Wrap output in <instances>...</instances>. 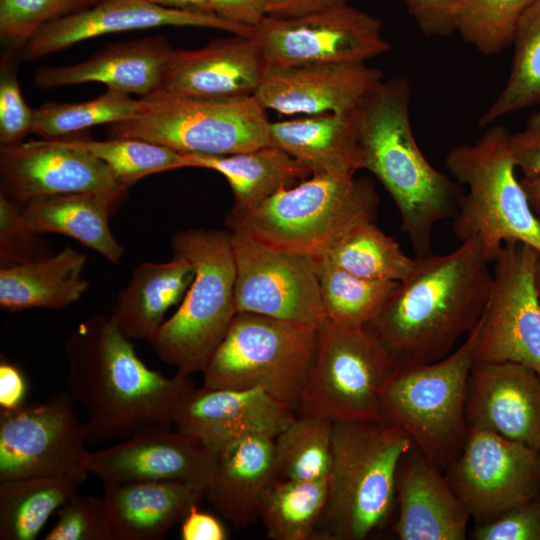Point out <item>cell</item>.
Returning <instances> with one entry per match:
<instances>
[{
    "instance_id": "836d02e7",
    "label": "cell",
    "mask_w": 540,
    "mask_h": 540,
    "mask_svg": "<svg viewBox=\"0 0 540 540\" xmlns=\"http://www.w3.org/2000/svg\"><path fill=\"white\" fill-rule=\"evenodd\" d=\"M514 54L505 86L478 123L493 125L499 119L540 106V0H531L517 20L512 42Z\"/></svg>"
},
{
    "instance_id": "7c38bea8",
    "label": "cell",
    "mask_w": 540,
    "mask_h": 540,
    "mask_svg": "<svg viewBox=\"0 0 540 540\" xmlns=\"http://www.w3.org/2000/svg\"><path fill=\"white\" fill-rule=\"evenodd\" d=\"M87 434L68 392L40 404L0 409V481L35 476L87 475Z\"/></svg>"
},
{
    "instance_id": "4316f807",
    "label": "cell",
    "mask_w": 540,
    "mask_h": 540,
    "mask_svg": "<svg viewBox=\"0 0 540 540\" xmlns=\"http://www.w3.org/2000/svg\"><path fill=\"white\" fill-rule=\"evenodd\" d=\"M274 438L248 434L215 451L205 497L236 528L259 519L262 495L277 477Z\"/></svg>"
},
{
    "instance_id": "681fc988",
    "label": "cell",
    "mask_w": 540,
    "mask_h": 540,
    "mask_svg": "<svg viewBox=\"0 0 540 540\" xmlns=\"http://www.w3.org/2000/svg\"><path fill=\"white\" fill-rule=\"evenodd\" d=\"M213 13L226 21L255 28L267 15V0H209Z\"/></svg>"
},
{
    "instance_id": "11a10c76",
    "label": "cell",
    "mask_w": 540,
    "mask_h": 540,
    "mask_svg": "<svg viewBox=\"0 0 540 540\" xmlns=\"http://www.w3.org/2000/svg\"><path fill=\"white\" fill-rule=\"evenodd\" d=\"M530 206L540 224V176L524 177L521 180Z\"/></svg>"
},
{
    "instance_id": "c3c4849f",
    "label": "cell",
    "mask_w": 540,
    "mask_h": 540,
    "mask_svg": "<svg viewBox=\"0 0 540 540\" xmlns=\"http://www.w3.org/2000/svg\"><path fill=\"white\" fill-rule=\"evenodd\" d=\"M509 147L524 177L540 176V109L528 117L520 131L510 133Z\"/></svg>"
},
{
    "instance_id": "ba28073f",
    "label": "cell",
    "mask_w": 540,
    "mask_h": 540,
    "mask_svg": "<svg viewBox=\"0 0 540 540\" xmlns=\"http://www.w3.org/2000/svg\"><path fill=\"white\" fill-rule=\"evenodd\" d=\"M478 333L479 322L444 359L395 368L381 395L383 419L402 428L443 472L460 454L469 432L467 385Z\"/></svg>"
},
{
    "instance_id": "44dd1931",
    "label": "cell",
    "mask_w": 540,
    "mask_h": 540,
    "mask_svg": "<svg viewBox=\"0 0 540 540\" xmlns=\"http://www.w3.org/2000/svg\"><path fill=\"white\" fill-rule=\"evenodd\" d=\"M469 429L540 452V376L515 362H474L466 400Z\"/></svg>"
},
{
    "instance_id": "8d00e7d4",
    "label": "cell",
    "mask_w": 540,
    "mask_h": 540,
    "mask_svg": "<svg viewBox=\"0 0 540 540\" xmlns=\"http://www.w3.org/2000/svg\"><path fill=\"white\" fill-rule=\"evenodd\" d=\"M320 295L326 318L345 326L365 327L384 308L400 282L360 278L317 259Z\"/></svg>"
},
{
    "instance_id": "e0dca14e",
    "label": "cell",
    "mask_w": 540,
    "mask_h": 540,
    "mask_svg": "<svg viewBox=\"0 0 540 540\" xmlns=\"http://www.w3.org/2000/svg\"><path fill=\"white\" fill-rule=\"evenodd\" d=\"M4 192L22 207L34 198L71 193H109L125 197L100 159L69 138L43 139L0 147Z\"/></svg>"
},
{
    "instance_id": "30bf717a",
    "label": "cell",
    "mask_w": 540,
    "mask_h": 540,
    "mask_svg": "<svg viewBox=\"0 0 540 540\" xmlns=\"http://www.w3.org/2000/svg\"><path fill=\"white\" fill-rule=\"evenodd\" d=\"M138 116L109 124L108 138H136L185 154L230 155L270 144V121L252 96L206 98L158 91Z\"/></svg>"
},
{
    "instance_id": "d6a6232c",
    "label": "cell",
    "mask_w": 540,
    "mask_h": 540,
    "mask_svg": "<svg viewBox=\"0 0 540 540\" xmlns=\"http://www.w3.org/2000/svg\"><path fill=\"white\" fill-rule=\"evenodd\" d=\"M79 484L68 476L0 481V539H36L52 514L78 494Z\"/></svg>"
},
{
    "instance_id": "d590c367",
    "label": "cell",
    "mask_w": 540,
    "mask_h": 540,
    "mask_svg": "<svg viewBox=\"0 0 540 540\" xmlns=\"http://www.w3.org/2000/svg\"><path fill=\"white\" fill-rule=\"evenodd\" d=\"M334 265L360 278L379 281L406 280L416 258H410L393 237L374 221L360 223L346 232L325 255Z\"/></svg>"
},
{
    "instance_id": "bcb514c9",
    "label": "cell",
    "mask_w": 540,
    "mask_h": 540,
    "mask_svg": "<svg viewBox=\"0 0 540 540\" xmlns=\"http://www.w3.org/2000/svg\"><path fill=\"white\" fill-rule=\"evenodd\" d=\"M469 536L474 540H540V494L490 522L475 524Z\"/></svg>"
},
{
    "instance_id": "f35d334b",
    "label": "cell",
    "mask_w": 540,
    "mask_h": 540,
    "mask_svg": "<svg viewBox=\"0 0 540 540\" xmlns=\"http://www.w3.org/2000/svg\"><path fill=\"white\" fill-rule=\"evenodd\" d=\"M146 108L144 99L108 89L98 97L77 103H46L34 108L31 133L44 139L71 137L89 127L132 119Z\"/></svg>"
},
{
    "instance_id": "b9f144b4",
    "label": "cell",
    "mask_w": 540,
    "mask_h": 540,
    "mask_svg": "<svg viewBox=\"0 0 540 540\" xmlns=\"http://www.w3.org/2000/svg\"><path fill=\"white\" fill-rule=\"evenodd\" d=\"M101 0H0V38L20 49L43 24L84 10Z\"/></svg>"
},
{
    "instance_id": "ab89813d",
    "label": "cell",
    "mask_w": 540,
    "mask_h": 540,
    "mask_svg": "<svg viewBox=\"0 0 540 540\" xmlns=\"http://www.w3.org/2000/svg\"><path fill=\"white\" fill-rule=\"evenodd\" d=\"M67 138L105 163L115 180L127 189L146 176L190 167L187 154L142 139Z\"/></svg>"
},
{
    "instance_id": "1f68e13d",
    "label": "cell",
    "mask_w": 540,
    "mask_h": 540,
    "mask_svg": "<svg viewBox=\"0 0 540 540\" xmlns=\"http://www.w3.org/2000/svg\"><path fill=\"white\" fill-rule=\"evenodd\" d=\"M187 156L190 167L211 169L226 178L234 195L233 213L253 209L280 189L313 175L307 166L272 144L230 155Z\"/></svg>"
},
{
    "instance_id": "9a60e30c",
    "label": "cell",
    "mask_w": 540,
    "mask_h": 540,
    "mask_svg": "<svg viewBox=\"0 0 540 540\" xmlns=\"http://www.w3.org/2000/svg\"><path fill=\"white\" fill-rule=\"evenodd\" d=\"M382 20L349 4L293 18L267 16L253 38L270 65L356 63L390 49Z\"/></svg>"
},
{
    "instance_id": "484cf974",
    "label": "cell",
    "mask_w": 540,
    "mask_h": 540,
    "mask_svg": "<svg viewBox=\"0 0 540 540\" xmlns=\"http://www.w3.org/2000/svg\"><path fill=\"white\" fill-rule=\"evenodd\" d=\"M206 488L184 481L103 483L109 540H159L199 505Z\"/></svg>"
},
{
    "instance_id": "7402d4cb",
    "label": "cell",
    "mask_w": 540,
    "mask_h": 540,
    "mask_svg": "<svg viewBox=\"0 0 540 540\" xmlns=\"http://www.w3.org/2000/svg\"><path fill=\"white\" fill-rule=\"evenodd\" d=\"M295 411L260 388L192 387L177 402L172 425L201 439L213 450L248 434L275 437Z\"/></svg>"
},
{
    "instance_id": "e575fe53",
    "label": "cell",
    "mask_w": 540,
    "mask_h": 540,
    "mask_svg": "<svg viewBox=\"0 0 540 540\" xmlns=\"http://www.w3.org/2000/svg\"><path fill=\"white\" fill-rule=\"evenodd\" d=\"M328 500V479L273 480L262 495L260 516L272 540L315 539Z\"/></svg>"
},
{
    "instance_id": "db71d44e",
    "label": "cell",
    "mask_w": 540,
    "mask_h": 540,
    "mask_svg": "<svg viewBox=\"0 0 540 540\" xmlns=\"http://www.w3.org/2000/svg\"><path fill=\"white\" fill-rule=\"evenodd\" d=\"M155 5L198 15L216 16L209 0H146Z\"/></svg>"
},
{
    "instance_id": "2e32d148",
    "label": "cell",
    "mask_w": 540,
    "mask_h": 540,
    "mask_svg": "<svg viewBox=\"0 0 540 540\" xmlns=\"http://www.w3.org/2000/svg\"><path fill=\"white\" fill-rule=\"evenodd\" d=\"M444 474L475 524H484L540 494V452L469 429L460 454Z\"/></svg>"
},
{
    "instance_id": "ee69618b",
    "label": "cell",
    "mask_w": 540,
    "mask_h": 540,
    "mask_svg": "<svg viewBox=\"0 0 540 540\" xmlns=\"http://www.w3.org/2000/svg\"><path fill=\"white\" fill-rule=\"evenodd\" d=\"M56 515L45 540H109L102 498L76 494Z\"/></svg>"
},
{
    "instance_id": "4fadbf2b",
    "label": "cell",
    "mask_w": 540,
    "mask_h": 540,
    "mask_svg": "<svg viewBox=\"0 0 540 540\" xmlns=\"http://www.w3.org/2000/svg\"><path fill=\"white\" fill-rule=\"evenodd\" d=\"M236 312L318 328L326 318L317 259L275 249L231 230Z\"/></svg>"
},
{
    "instance_id": "6da1fadb",
    "label": "cell",
    "mask_w": 540,
    "mask_h": 540,
    "mask_svg": "<svg viewBox=\"0 0 540 540\" xmlns=\"http://www.w3.org/2000/svg\"><path fill=\"white\" fill-rule=\"evenodd\" d=\"M412 274L400 282L365 328L378 340L394 369L444 359L480 321L492 285L490 261L476 237L452 252L416 256Z\"/></svg>"
},
{
    "instance_id": "f907efd6",
    "label": "cell",
    "mask_w": 540,
    "mask_h": 540,
    "mask_svg": "<svg viewBox=\"0 0 540 540\" xmlns=\"http://www.w3.org/2000/svg\"><path fill=\"white\" fill-rule=\"evenodd\" d=\"M180 537L182 540H225L228 535L217 517L195 505L181 522Z\"/></svg>"
},
{
    "instance_id": "7dc6e473",
    "label": "cell",
    "mask_w": 540,
    "mask_h": 540,
    "mask_svg": "<svg viewBox=\"0 0 540 540\" xmlns=\"http://www.w3.org/2000/svg\"><path fill=\"white\" fill-rule=\"evenodd\" d=\"M407 12L426 37H448L456 32L457 0H402Z\"/></svg>"
},
{
    "instance_id": "74e56055",
    "label": "cell",
    "mask_w": 540,
    "mask_h": 540,
    "mask_svg": "<svg viewBox=\"0 0 540 540\" xmlns=\"http://www.w3.org/2000/svg\"><path fill=\"white\" fill-rule=\"evenodd\" d=\"M333 422L296 415L274 438L278 479L318 481L329 478Z\"/></svg>"
},
{
    "instance_id": "5b68a950",
    "label": "cell",
    "mask_w": 540,
    "mask_h": 540,
    "mask_svg": "<svg viewBox=\"0 0 540 540\" xmlns=\"http://www.w3.org/2000/svg\"><path fill=\"white\" fill-rule=\"evenodd\" d=\"M378 203L368 178L313 174L253 209L230 212L227 224L266 246L318 259L354 226L374 221Z\"/></svg>"
},
{
    "instance_id": "7bdbcfd3",
    "label": "cell",
    "mask_w": 540,
    "mask_h": 540,
    "mask_svg": "<svg viewBox=\"0 0 540 540\" xmlns=\"http://www.w3.org/2000/svg\"><path fill=\"white\" fill-rule=\"evenodd\" d=\"M50 245L26 224L21 207L0 193V260L3 265L45 258Z\"/></svg>"
},
{
    "instance_id": "d4e9b609",
    "label": "cell",
    "mask_w": 540,
    "mask_h": 540,
    "mask_svg": "<svg viewBox=\"0 0 540 540\" xmlns=\"http://www.w3.org/2000/svg\"><path fill=\"white\" fill-rule=\"evenodd\" d=\"M400 540H464L470 514L451 488L443 471L415 446L401 460L396 485Z\"/></svg>"
},
{
    "instance_id": "7a4b0ae2",
    "label": "cell",
    "mask_w": 540,
    "mask_h": 540,
    "mask_svg": "<svg viewBox=\"0 0 540 540\" xmlns=\"http://www.w3.org/2000/svg\"><path fill=\"white\" fill-rule=\"evenodd\" d=\"M111 316L78 324L65 342L67 392L87 413L88 443H104L150 427H171L190 377H166L147 367Z\"/></svg>"
},
{
    "instance_id": "8992f818",
    "label": "cell",
    "mask_w": 540,
    "mask_h": 540,
    "mask_svg": "<svg viewBox=\"0 0 540 540\" xmlns=\"http://www.w3.org/2000/svg\"><path fill=\"white\" fill-rule=\"evenodd\" d=\"M171 248L191 263L194 277L178 309L149 343L161 361L190 377L202 373L237 313L230 232L181 230Z\"/></svg>"
},
{
    "instance_id": "9f6ffc18",
    "label": "cell",
    "mask_w": 540,
    "mask_h": 540,
    "mask_svg": "<svg viewBox=\"0 0 540 540\" xmlns=\"http://www.w3.org/2000/svg\"><path fill=\"white\" fill-rule=\"evenodd\" d=\"M535 281H536V287L538 294L540 296V257L536 264V270H535Z\"/></svg>"
},
{
    "instance_id": "4dcf8cb0",
    "label": "cell",
    "mask_w": 540,
    "mask_h": 540,
    "mask_svg": "<svg viewBox=\"0 0 540 540\" xmlns=\"http://www.w3.org/2000/svg\"><path fill=\"white\" fill-rule=\"evenodd\" d=\"M87 257L65 247L45 258L3 265L0 306L5 311L33 308L62 309L78 302L89 288L83 277Z\"/></svg>"
},
{
    "instance_id": "f6af8a7d",
    "label": "cell",
    "mask_w": 540,
    "mask_h": 540,
    "mask_svg": "<svg viewBox=\"0 0 540 540\" xmlns=\"http://www.w3.org/2000/svg\"><path fill=\"white\" fill-rule=\"evenodd\" d=\"M15 67L2 61L0 73V143L12 146L31 133L34 108L24 100Z\"/></svg>"
},
{
    "instance_id": "60d3db41",
    "label": "cell",
    "mask_w": 540,
    "mask_h": 540,
    "mask_svg": "<svg viewBox=\"0 0 540 540\" xmlns=\"http://www.w3.org/2000/svg\"><path fill=\"white\" fill-rule=\"evenodd\" d=\"M531 0H457L456 32L485 56L511 45L518 18Z\"/></svg>"
},
{
    "instance_id": "8fae6325",
    "label": "cell",
    "mask_w": 540,
    "mask_h": 540,
    "mask_svg": "<svg viewBox=\"0 0 540 540\" xmlns=\"http://www.w3.org/2000/svg\"><path fill=\"white\" fill-rule=\"evenodd\" d=\"M394 371L386 350L365 327L325 318L298 415L337 421H381V395Z\"/></svg>"
},
{
    "instance_id": "83f0119b",
    "label": "cell",
    "mask_w": 540,
    "mask_h": 540,
    "mask_svg": "<svg viewBox=\"0 0 540 540\" xmlns=\"http://www.w3.org/2000/svg\"><path fill=\"white\" fill-rule=\"evenodd\" d=\"M358 110L270 122V144L303 163L312 174H355L359 170Z\"/></svg>"
},
{
    "instance_id": "cb8c5ba5",
    "label": "cell",
    "mask_w": 540,
    "mask_h": 540,
    "mask_svg": "<svg viewBox=\"0 0 540 540\" xmlns=\"http://www.w3.org/2000/svg\"><path fill=\"white\" fill-rule=\"evenodd\" d=\"M176 53L163 36L113 43L75 64L40 67L33 81L41 89L98 82L144 98L160 91Z\"/></svg>"
},
{
    "instance_id": "9c48e42d",
    "label": "cell",
    "mask_w": 540,
    "mask_h": 540,
    "mask_svg": "<svg viewBox=\"0 0 540 540\" xmlns=\"http://www.w3.org/2000/svg\"><path fill=\"white\" fill-rule=\"evenodd\" d=\"M317 353V328L237 312L202 371L207 388H260L297 411Z\"/></svg>"
},
{
    "instance_id": "d6986e66",
    "label": "cell",
    "mask_w": 540,
    "mask_h": 540,
    "mask_svg": "<svg viewBox=\"0 0 540 540\" xmlns=\"http://www.w3.org/2000/svg\"><path fill=\"white\" fill-rule=\"evenodd\" d=\"M384 80L366 62L270 65L254 97L284 115L346 114L360 108Z\"/></svg>"
},
{
    "instance_id": "816d5d0a",
    "label": "cell",
    "mask_w": 540,
    "mask_h": 540,
    "mask_svg": "<svg viewBox=\"0 0 540 540\" xmlns=\"http://www.w3.org/2000/svg\"><path fill=\"white\" fill-rule=\"evenodd\" d=\"M349 0H267V15L293 18L348 4Z\"/></svg>"
},
{
    "instance_id": "f5cc1de1",
    "label": "cell",
    "mask_w": 540,
    "mask_h": 540,
    "mask_svg": "<svg viewBox=\"0 0 540 540\" xmlns=\"http://www.w3.org/2000/svg\"><path fill=\"white\" fill-rule=\"evenodd\" d=\"M27 391L21 370L6 360L0 363V409H13L23 404Z\"/></svg>"
},
{
    "instance_id": "52a82bcc",
    "label": "cell",
    "mask_w": 540,
    "mask_h": 540,
    "mask_svg": "<svg viewBox=\"0 0 540 540\" xmlns=\"http://www.w3.org/2000/svg\"><path fill=\"white\" fill-rule=\"evenodd\" d=\"M510 132L490 125L473 144L457 145L445 156L451 177L466 188L452 230L462 242L476 237L493 262L506 243L528 244L540 253V224L515 174Z\"/></svg>"
},
{
    "instance_id": "f546056e",
    "label": "cell",
    "mask_w": 540,
    "mask_h": 540,
    "mask_svg": "<svg viewBox=\"0 0 540 540\" xmlns=\"http://www.w3.org/2000/svg\"><path fill=\"white\" fill-rule=\"evenodd\" d=\"M193 277V266L179 255L166 262H143L118 293L110 316L127 338L149 342Z\"/></svg>"
},
{
    "instance_id": "5bb4252c",
    "label": "cell",
    "mask_w": 540,
    "mask_h": 540,
    "mask_svg": "<svg viewBox=\"0 0 540 540\" xmlns=\"http://www.w3.org/2000/svg\"><path fill=\"white\" fill-rule=\"evenodd\" d=\"M540 253L503 245L492 272L490 296L479 321L474 362H515L540 376V296L535 281Z\"/></svg>"
},
{
    "instance_id": "277c9868",
    "label": "cell",
    "mask_w": 540,
    "mask_h": 540,
    "mask_svg": "<svg viewBox=\"0 0 540 540\" xmlns=\"http://www.w3.org/2000/svg\"><path fill=\"white\" fill-rule=\"evenodd\" d=\"M413 446L385 420L333 422L328 500L315 539L364 540L382 528L396 507L401 460Z\"/></svg>"
},
{
    "instance_id": "ac0fdd59",
    "label": "cell",
    "mask_w": 540,
    "mask_h": 540,
    "mask_svg": "<svg viewBox=\"0 0 540 540\" xmlns=\"http://www.w3.org/2000/svg\"><path fill=\"white\" fill-rule=\"evenodd\" d=\"M214 463L215 450L198 437L156 426L90 451L86 466L102 483L174 480L207 490Z\"/></svg>"
},
{
    "instance_id": "3957f363",
    "label": "cell",
    "mask_w": 540,
    "mask_h": 540,
    "mask_svg": "<svg viewBox=\"0 0 540 540\" xmlns=\"http://www.w3.org/2000/svg\"><path fill=\"white\" fill-rule=\"evenodd\" d=\"M405 77L383 80L358 110L359 170L372 173L394 201L416 256L432 253L436 224L453 219L464 192L421 152L410 119Z\"/></svg>"
},
{
    "instance_id": "603a6c76",
    "label": "cell",
    "mask_w": 540,
    "mask_h": 540,
    "mask_svg": "<svg viewBox=\"0 0 540 540\" xmlns=\"http://www.w3.org/2000/svg\"><path fill=\"white\" fill-rule=\"evenodd\" d=\"M270 64L253 36L211 40L194 50H177L160 91L182 96H252Z\"/></svg>"
},
{
    "instance_id": "f1b7e54d",
    "label": "cell",
    "mask_w": 540,
    "mask_h": 540,
    "mask_svg": "<svg viewBox=\"0 0 540 540\" xmlns=\"http://www.w3.org/2000/svg\"><path fill=\"white\" fill-rule=\"evenodd\" d=\"M124 198L97 192L43 196L28 201L21 212L35 233L68 236L116 265L125 250L113 235L109 219Z\"/></svg>"
},
{
    "instance_id": "ffe728a7",
    "label": "cell",
    "mask_w": 540,
    "mask_h": 540,
    "mask_svg": "<svg viewBox=\"0 0 540 540\" xmlns=\"http://www.w3.org/2000/svg\"><path fill=\"white\" fill-rule=\"evenodd\" d=\"M165 26L217 29L251 36L255 28L155 5L146 0H101L39 27L21 48L22 57L32 61L87 39L110 33Z\"/></svg>"
}]
</instances>
